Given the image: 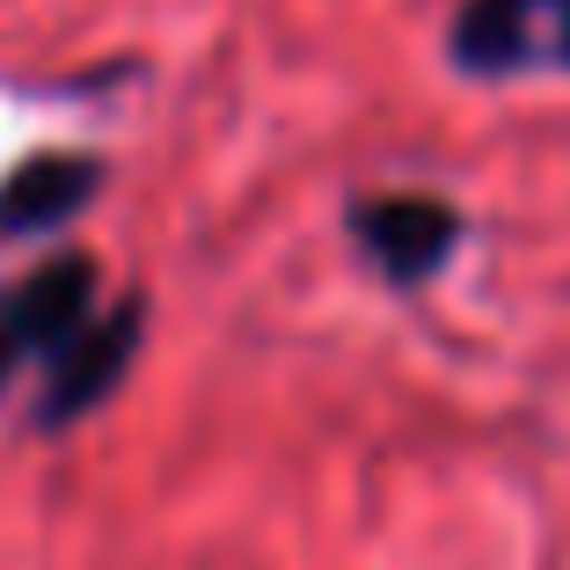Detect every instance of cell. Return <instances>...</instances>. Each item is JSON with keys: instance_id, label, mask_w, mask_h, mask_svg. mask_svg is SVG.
<instances>
[{"instance_id": "5", "label": "cell", "mask_w": 570, "mask_h": 570, "mask_svg": "<svg viewBox=\"0 0 570 570\" xmlns=\"http://www.w3.org/2000/svg\"><path fill=\"white\" fill-rule=\"evenodd\" d=\"M96 198H102V161L96 154H73V147L30 154V161L0 184V242H51Z\"/></svg>"}, {"instance_id": "2", "label": "cell", "mask_w": 570, "mask_h": 570, "mask_svg": "<svg viewBox=\"0 0 570 570\" xmlns=\"http://www.w3.org/2000/svg\"><path fill=\"white\" fill-rule=\"evenodd\" d=\"M344 235L387 285L417 293L461 256L469 219L453 198H432V190H366V198L344 205Z\"/></svg>"}, {"instance_id": "3", "label": "cell", "mask_w": 570, "mask_h": 570, "mask_svg": "<svg viewBox=\"0 0 570 570\" xmlns=\"http://www.w3.org/2000/svg\"><path fill=\"white\" fill-rule=\"evenodd\" d=\"M446 59L469 81L570 73V0H461L446 22Z\"/></svg>"}, {"instance_id": "1", "label": "cell", "mask_w": 570, "mask_h": 570, "mask_svg": "<svg viewBox=\"0 0 570 570\" xmlns=\"http://www.w3.org/2000/svg\"><path fill=\"white\" fill-rule=\"evenodd\" d=\"M96 285L102 271L81 249H59L30 264L16 285H0V395L22 366H51L96 322Z\"/></svg>"}, {"instance_id": "4", "label": "cell", "mask_w": 570, "mask_h": 570, "mask_svg": "<svg viewBox=\"0 0 570 570\" xmlns=\"http://www.w3.org/2000/svg\"><path fill=\"white\" fill-rule=\"evenodd\" d=\"M139 336H147V301H139V293H125L118 307H96V322L45 366L37 432H73L81 417H96V410L125 387V373H132Z\"/></svg>"}]
</instances>
